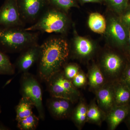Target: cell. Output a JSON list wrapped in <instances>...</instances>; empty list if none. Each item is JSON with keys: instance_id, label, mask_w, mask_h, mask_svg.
<instances>
[{"instance_id": "1", "label": "cell", "mask_w": 130, "mask_h": 130, "mask_svg": "<svg viewBox=\"0 0 130 130\" xmlns=\"http://www.w3.org/2000/svg\"><path fill=\"white\" fill-rule=\"evenodd\" d=\"M70 47L66 40L61 37H52L40 46L38 72L41 79L47 81L56 73L67 60Z\"/></svg>"}, {"instance_id": "2", "label": "cell", "mask_w": 130, "mask_h": 130, "mask_svg": "<svg viewBox=\"0 0 130 130\" xmlns=\"http://www.w3.org/2000/svg\"><path fill=\"white\" fill-rule=\"evenodd\" d=\"M38 32L26 30L23 27L0 26V47L8 52L24 51L37 44Z\"/></svg>"}, {"instance_id": "3", "label": "cell", "mask_w": 130, "mask_h": 130, "mask_svg": "<svg viewBox=\"0 0 130 130\" xmlns=\"http://www.w3.org/2000/svg\"><path fill=\"white\" fill-rule=\"evenodd\" d=\"M69 23L64 12L49 5L34 24L25 29L29 31L64 33L67 30Z\"/></svg>"}, {"instance_id": "4", "label": "cell", "mask_w": 130, "mask_h": 130, "mask_svg": "<svg viewBox=\"0 0 130 130\" xmlns=\"http://www.w3.org/2000/svg\"><path fill=\"white\" fill-rule=\"evenodd\" d=\"M47 83L48 89L52 97L66 99L73 103L79 95L72 80L65 76L60 71L51 77Z\"/></svg>"}, {"instance_id": "5", "label": "cell", "mask_w": 130, "mask_h": 130, "mask_svg": "<svg viewBox=\"0 0 130 130\" xmlns=\"http://www.w3.org/2000/svg\"><path fill=\"white\" fill-rule=\"evenodd\" d=\"M25 74L21 80V94L23 97L28 98L32 102L37 109L39 117L43 120L45 115L41 88L35 77L30 74Z\"/></svg>"}, {"instance_id": "6", "label": "cell", "mask_w": 130, "mask_h": 130, "mask_svg": "<svg viewBox=\"0 0 130 130\" xmlns=\"http://www.w3.org/2000/svg\"><path fill=\"white\" fill-rule=\"evenodd\" d=\"M22 20L35 23L49 6L47 0H17Z\"/></svg>"}, {"instance_id": "7", "label": "cell", "mask_w": 130, "mask_h": 130, "mask_svg": "<svg viewBox=\"0 0 130 130\" xmlns=\"http://www.w3.org/2000/svg\"><path fill=\"white\" fill-rule=\"evenodd\" d=\"M17 0H5L0 8V26L24 28Z\"/></svg>"}, {"instance_id": "8", "label": "cell", "mask_w": 130, "mask_h": 130, "mask_svg": "<svg viewBox=\"0 0 130 130\" xmlns=\"http://www.w3.org/2000/svg\"><path fill=\"white\" fill-rule=\"evenodd\" d=\"M122 22L116 18L110 17L107 22L106 34L110 40L119 45L125 44L127 35Z\"/></svg>"}, {"instance_id": "9", "label": "cell", "mask_w": 130, "mask_h": 130, "mask_svg": "<svg viewBox=\"0 0 130 130\" xmlns=\"http://www.w3.org/2000/svg\"><path fill=\"white\" fill-rule=\"evenodd\" d=\"M95 92L98 106L107 114L115 104L113 85L111 82L106 83Z\"/></svg>"}, {"instance_id": "10", "label": "cell", "mask_w": 130, "mask_h": 130, "mask_svg": "<svg viewBox=\"0 0 130 130\" xmlns=\"http://www.w3.org/2000/svg\"><path fill=\"white\" fill-rule=\"evenodd\" d=\"M40 52V46L37 43L24 50L16 64L19 71L24 73H26L32 65L38 61Z\"/></svg>"}, {"instance_id": "11", "label": "cell", "mask_w": 130, "mask_h": 130, "mask_svg": "<svg viewBox=\"0 0 130 130\" xmlns=\"http://www.w3.org/2000/svg\"><path fill=\"white\" fill-rule=\"evenodd\" d=\"M72 103L66 99L52 97L49 101L48 108L55 118L63 119L67 118L71 114Z\"/></svg>"}, {"instance_id": "12", "label": "cell", "mask_w": 130, "mask_h": 130, "mask_svg": "<svg viewBox=\"0 0 130 130\" xmlns=\"http://www.w3.org/2000/svg\"><path fill=\"white\" fill-rule=\"evenodd\" d=\"M121 58L113 53L106 54L102 61V71L106 76L111 78L119 72L122 66Z\"/></svg>"}, {"instance_id": "13", "label": "cell", "mask_w": 130, "mask_h": 130, "mask_svg": "<svg viewBox=\"0 0 130 130\" xmlns=\"http://www.w3.org/2000/svg\"><path fill=\"white\" fill-rule=\"evenodd\" d=\"M73 51L77 57L86 58L91 56L94 51V46L91 41L86 38L76 36L73 42Z\"/></svg>"}, {"instance_id": "14", "label": "cell", "mask_w": 130, "mask_h": 130, "mask_svg": "<svg viewBox=\"0 0 130 130\" xmlns=\"http://www.w3.org/2000/svg\"><path fill=\"white\" fill-rule=\"evenodd\" d=\"M88 78L90 88L95 91L106 83L105 75L100 67L96 64L92 66L89 70Z\"/></svg>"}, {"instance_id": "15", "label": "cell", "mask_w": 130, "mask_h": 130, "mask_svg": "<svg viewBox=\"0 0 130 130\" xmlns=\"http://www.w3.org/2000/svg\"><path fill=\"white\" fill-rule=\"evenodd\" d=\"M127 112V109L124 107H113L106 116L109 129H115L125 118Z\"/></svg>"}, {"instance_id": "16", "label": "cell", "mask_w": 130, "mask_h": 130, "mask_svg": "<svg viewBox=\"0 0 130 130\" xmlns=\"http://www.w3.org/2000/svg\"><path fill=\"white\" fill-rule=\"evenodd\" d=\"M88 25L93 32L102 34L106 31L107 22L102 15L98 13H93L89 17Z\"/></svg>"}, {"instance_id": "17", "label": "cell", "mask_w": 130, "mask_h": 130, "mask_svg": "<svg viewBox=\"0 0 130 130\" xmlns=\"http://www.w3.org/2000/svg\"><path fill=\"white\" fill-rule=\"evenodd\" d=\"M33 103L28 99L22 97L16 108V120L17 121L32 114Z\"/></svg>"}, {"instance_id": "18", "label": "cell", "mask_w": 130, "mask_h": 130, "mask_svg": "<svg viewBox=\"0 0 130 130\" xmlns=\"http://www.w3.org/2000/svg\"><path fill=\"white\" fill-rule=\"evenodd\" d=\"M88 107L84 102H81L73 112L72 120L78 128H81L87 121Z\"/></svg>"}, {"instance_id": "19", "label": "cell", "mask_w": 130, "mask_h": 130, "mask_svg": "<svg viewBox=\"0 0 130 130\" xmlns=\"http://www.w3.org/2000/svg\"><path fill=\"white\" fill-rule=\"evenodd\" d=\"M105 114L96 103H93L88 107L87 121L100 125L104 118L106 117Z\"/></svg>"}, {"instance_id": "20", "label": "cell", "mask_w": 130, "mask_h": 130, "mask_svg": "<svg viewBox=\"0 0 130 130\" xmlns=\"http://www.w3.org/2000/svg\"><path fill=\"white\" fill-rule=\"evenodd\" d=\"M50 6L64 12L72 7H78L77 0H47Z\"/></svg>"}, {"instance_id": "21", "label": "cell", "mask_w": 130, "mask_h": 130, "mask_svg": "<svg viewBox=\"0 0 130 130\" xmlns=\"http://www.w3.org/2000/svg\"><path fill=\"white\" fill-rule=\"evenodd\" d=\"M39 118L34 114L18 121V127L21 130H35L37 127Z\"/></svg>"}, {"instance_id": "22", "label": "cell", "mask_w": 130, "mask_h": 130, "mask_svg": "<svg viewBox=\"0 0 130 130\" xmlns=\"http://www.w3.org/2000/svg\"><path fill=\"white\" fill-rule=\"evenodd\" d=\"M113 89L115 103L117 105L124 104L129 100L130 92L125 87L123 86L118 87L113 86Z\"/></svg>"}, {"instance_id": "23", "label": "cell", "mask_w": 130, "mask_h": 130, "mask_svg": "<svg viewBox=\"0 0 130 130\" xmlns=\"http://www.w3.org/2000/svg\"><path fill=\"white\" fill-rule=\"evenodd\" d=\"M14 73L13 65L8 56L0 51V74L12 75Z\"/></svg>"}, {"instance_id": "24", "label": "cell", "mask_w": 130, "mask_h": 130, "mask_svg": "<svg viewBox=\"0 0 130 130\" xmlns=\"http://www.w3.org/2000/svg\"><path fill=\"white\" fill-rule=\"evenodd\" d=\"M107 5L116 12L123 11L128 6V0H104Z\"/></svg>"}, {"instance_id": "25", "label": "cell", "mask_w": 130, "mask_h": 130, "mask_svg": "<svg viewBox=\"0 0 130 130\" xmlns=\"http://www.w3.org/2000/svg\"><path fill=\"white\" fill-rule=\"evenodd\" d=\"M79 72V67L75 64H70L65 67L64 73L68 79H72Z\"/></svg>"}, {"instance_id": "26", "label": "cell", "mask_w": 130, "mask_h": 130, "mask_svg": "<svg viewBox=\"0 0 130 130\" xmlns=\"http://www.w3.org/2000/svg\"><path fill=\"white\" fill-rule=\"evenodd\" d=\"M86 77L83 72L79 71L72 79L73 84L77 87H81L85 85L86 83Z\"/></svg>"}, {"instance_id": "27", "label": "cell", "mask_w": 130, "mask_h": 130, "mask_svg": "<svg viewBox=\"0 0 130 130\" xmlns=\"http://www.w3.org/2000/svg\"><path fill=\"white\" fill-rule=\"evenodd\" d=\"M121 21L124 25L130 27V9L122 15Z\"/></svg>"}, {"instance_id": "28", "label": "cell", "mask_w": 130, "mask_h": 130, "mask_svg": "<svg viewBox=\"0 0 130 130\" xmlns=\"http://www.w3.org/2000/svg\"><path fill=\"white\" fill-rule=\"evenodd\" d=\"M80 3L85 4L88 3H101L104 0H77Z\"/></svg>"}, {"instance_id": "29", "label": "cell", "mask_w": 130, "mask_h": 130, "mask_svg": "<svg viewBox=\"0 0 130 130\" xmlns=\"http://www.w3.org/2000/svg\"><path fill=\"white\" fill-rule=\"evenodd\" d=\"M125 79L127 83L130 85V68H128L126 72Z\"/></svg>"}, {"instance_id": "30", "label": "cell", "mask_w": 130, "mask_h": 130, "mask_svg": "<svg viewBox=\"0 0 130 130\" xmlns=\"http://www.w3.org/2000/svg\"><path fill=\"white\" fill-rule=\"evenodd\" d=\"M129 31H128V41H129V43L130 44V27H129Z\"/></svg>"}, {"instance_id": "31", "label": "cell", "mask_w": 130, "mask_h": 130, "mask_svg": "<svg viewBox=\"0 0 130 130\" xmlns=\"http://www.w3.org/2000/svg\"><path fill=\"white\" fill-rule=\"evenodd\" d=\"M1 107H0V113H1Z\"/></svg>"}]
</instances>
